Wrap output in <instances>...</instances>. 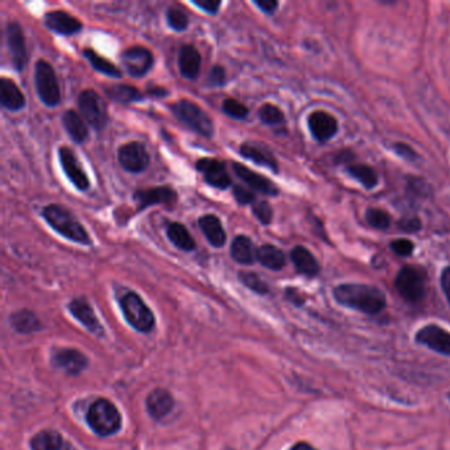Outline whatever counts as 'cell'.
I'll list each match as a JSON object with an SVG mask.
<instances>
[{
	"mask_svg": "<svg viewBox=\"0 0 450 450\" xmlns=\"http://www.w3.org/2000/svg\"><path fill=\"white\" fill-rule=\"evenodd\" d=\"M133 201L141 212L153 205H172L177 201V193L170 186H153L148 189H139L133 193Z\"/></svg>",
	"mask_w": 450,
	"mask_h": 450,
	"instance_id": "14",
	"label": "cell"
},
{
	"mask_svg": "<svg viewBox=\"0 0 450 450\" xmlns=\"http://www.w3.org/2000/svg\"><path fill=\"white\" fill-rule=\"evenodd\" d=\"M399 293L406 301H420L425 295V277L415 267H404L400 270L395 280Z\"/></svg>",
	"mask_w": 450,
	"mask_h": 450,
	"instance_id": "9",
	"label": "cell"
},
{
	"mask_svg": "<svg viewBox=\"0 0 450 450\" xmlns=\"http://www.w3.org/2000/svg\"><path fill=\"white\" fill-rule=\"evenodd\" d=\"M172 113L183 124L205 138L214 136V123L210 116L193 101L180 99L170 107Z\"/></svg>",
	"mask_w": 450,
	"mask_h": 450,
	"instance_id": "4",
	"label": "cell"
},
{
	"mask_svg": "<svg viewBox=\"0 0 450 450\" xmlns=\"http://www.w3.org/2000/svg\"><path fill=\"white\" fill-rule=\"evenodd\" d=\"M122 63L128 76L133 78L144 77L153 66V54L150 49L140 45H135L126 49L122 53Z\"/></svg>",
	"mask_w": 450,
	"mask_h": 450,
	"instance_id": "10",
	"label": "cell"
},
{
	"mask_svg": "<svg viewBox=\"0 0 450 450\" xmlns=\"http://www.w3.org/2000/svg\"><path fill=\"white\" fill-rule=\"evenodd\" d=\"M239 280L243 282L247 288L252 290L256 293H260V295H265L268 292V285L263 282V279L255 274V272H248V271H243L239 274Z\"/></svg>",
	"mask_w": 450,
	"mask_h": 450,
	"instance_id": "39",
	"label": "cell"
},
{
	"mask_svg": "<svg viewBox=\"0 0 450 450\" xmlns=\"http://www.w3.org/2000/svg\"><path fill=\"white\" fill-rule=\"evenodd\" d=\"M441 285L442 291L445 293V296H446V299H448L450 304V267H448L446 270H444V272H442Z\"/></svg>",
	"mask_w": 450,
	"mask_h": 450,
	"instance_id": "49",
	"label": "cell"
},
{
	"mask_svg": "<svg viewBox=\"0 0 450 450\" xmlns=\"http://www.w3.org/2000/svg\"><path fill=\"white\" fill-rule=\"evenodd\" d=\"M35 86L37 96L46 107L57 106L61 102V88L53 66L39 60L35 66Z\"/></svg>",
	"mask_w": 450,
	"mask_h": 450,
	"instance_id": "5",
	"label": "cell"
},
{
	"mask_svg": "<svg viewBox=\"0 0 450 450\" xmlns=\"http://www.w3.org/2000/svg\"><path fill=\"white\" fill-rule=\"evenodd\" d=\"M292 450H317L315 449L312 445L310 444H307V442H299V444H296Z\"/></svg>",
	"mask_w": 450,
	"mask_h": 450,
	"instance_id": "51",
	"label": "cell"
},
{
	"mask_svg": "<svg viewBox=\"0 0 450 450\" xmlns=\"http://www.w3.org/2000/svg\"><path fill=\"white\" fill-rule=\"evenodd\" d=\"M32 450H63L65 441L60 433L54 431H43L37 433L31 440Z\"/></svg>",
	"mask_w": 450,
	"mask_h": 450,
	"instance_id": "32",
	"label": "cell"
},
{
	"mask_svg": "<svg viewBox=\"0 0 450 450\" xmlns=\"http://www.w3.org/2000/svg\"><path fill=\"white\" fill-rule=\"evenodd\" d=\"M118 161L124 170L140 173L150 165V153L140 141H130L118 150Z\"/></svg>",
	"mask_w": 450,
	"mask_h": 450,
	"instance_id": "8",
	"label": "cell"
},
{
	"mask_svg": "<svg viewBox=\"0 0 450 450\" xmlns=\"http://www.w3.org/2000/svg\"><path fill=\"white\" fill-rule=\"evenodd\" d=\"M334 299L341 305L367 315L379 313L386 307V296L375 287L364 284H342L334 290Z\"/></svg>",
	"mask_w": 450,
	"mask_h": 450,
	"instance_id": "1",
	"label": "cell"
},
{
	"mask_svg": "<svg viewBox=\"0 0 450 450\" xmlns=\"http://www.w3.org/2000/svg\"><path fill=\"white\" fill-rule=\"evenodd\" d=\"M121 308L124 317L136 330L148 333L155 327V316L145 305L140 296L135 292H127L121 299Z\"/></svg>",
	"mask_w": 450,
	"mask_h": 450,
	"instance_id": "6",
	"label": "cell"
},
{
	"mask_svg": "<svg viewBox=\"0 0 450 450\" xmlns=\"http://www.w3.org/2000/svg\"><path fill=\"white\" fill-rule=\"evenodd\" d=\"M347 172L350 176L358 180L363 186L367 189H372L378 184V175L374 169L364 165V164H354L347 168Z\"/></svg>",
	"mask_w": 450,
	"mask_h": 450,
	"instance_id": "34",
	"label": "cell"
},
{
	"mask_svg": "<svg viewBox=\"0 0 450 450\" xmlns=\"http://www.w3.org/2000/svg\"><path fill=\"white\" fill-rule=\"evenodd\" d=\"M54 363L62 370L66 371L71 375H77L86 367L88 359L78 350L63 349L57 352L54 355Z\"/></svg>",
	"mask_w": 450,
	"mask_h": 450,
	"instance_id": "24",
	"label": "cell"
},
{
	"mask_svg": "<svg viewBox=\"0 0 450 450\" xmlns=\"http://www.w3.org/2000/svg\"><path fill=\"white\" fill-rule=\"evenodd\" d=\"M58 159H60L62 170L65 172L66 177L71 180V184L76 186L80 192L88 190L90 180H88L86 172L82 168V164L77 158V155L69 147H60Z\"/></svg>",
	"mask_w": 450,
	"mask_h": 450,
	"instance_id": "12",
	"label": "cell"
},
{
	"mask_svg": "<svg viewBox=\"0 0 450 450\" xmlns=\"http://www.w3.org/2000/svg\"><path fill=\"white\" fill-rule=\"evenodd\" d=\"M232 195H234L235 201H237L240 206L250 205V203L252 205V203L256 201L255 195H254L251 190H247L246 188H243V186L234 185V188H232Z\"/></svg>",
	"mask_w": 450,
	"mask_h": 450,
	"instance_id": "43",
	"label": "cell"
},
{
	"mask_svg": "<svg viewBox=\"0 0 450 450\" xmlns=\"http://www.w3.org/2000/svg\"><path fill=\"white\" fill-rule=\"evenodd\" d=\"M226 83V71L221 65H214L208 77V85L213 88H221Z\"/></svg>",
	"mask_w": 450,
	"mask_h": 450,
	"instance_id": "42",
	"label": "cell"
},
{
	"mask_svg": "<svg viewBox=\"0 0 450 450\" xmlns=\"http://www.w3.org/2000/svg\"><path fill=\"white\" fill-rule=\"evenodd\" d=\"M254 4H255L256 7L260 9L262 12L268 14V15L274 14L276 9L279 7V3L275 1V0H255Z\"/></svg>",
	"mask_w": 450,
	"mask_h": 450,
	"instance_id": "48",
	"label": "cell"
},
{
	"mask_svg": "<svg viewBox=\"0 0 450 450\" xmlns=\"http://www.w3.org/2000/svg\"><path fill=\"white\" fill-rule=\"evenodd\" d=\"M391 248L397 255L409 256L414 252V243L408 239H397L391 243Z\"/></svg>",
	"mask_w": 450,
	"mask_h": 450,
	"instance_id": "44",
	"label": "cell"
},
{
	"mask_svg": "<svg viewBox=\"0 0 450 450\" xmlns=\"http://www.w3.org/2000/svg\"><path fill=\"white\" fill-rule=\"evenodd\" d=\"M167 237L177 248L185 252H190L195 248V238L180 222H170L167 225Z\"/></svg>",
	"mask_w": 450,
	"mask_h": 450,
	"instance_id": "29",
	"label": "cell"
},
{
	"mask_svg": "<svg viewBox=\"0 0 450 450\" xmlns=\"http://www.w3.org/2000/svg\"><path fill=\"white\" fill-rule=\"evenodd\" d=\"M69 310L74 317L80 321L82 325L88 327V330L94 334H102L103 327L99 324L97 316L94 315V310L90 307L86 299H74L69 304Z\"/></svg>",
	"mask_w": 450,
	"mask_h": 450,
	"instance_id": "23",
	"label": "cell"
},
{
	"mask_svg": "<svg viewBox=\"0 0 450 450\" xmlns=\"http://www.w3.org/2000/svg\"><path fill=\"white\" fill-rule=\"evenodd\" d=\"M259 119L263 124L267 126H276L284 122V113L279 107L272 103H265L259 108Z\"/></svg>",
	"mask_w": 450,
	"mask_h": 450,
	"instance_id": "37",
	"label": "cell"
},
{
	"mask_svg": "<svg viewBox=\"0 0 450 450\" xmlns=\"http://www.w3.org/2000/svg\"><path fill=\"white\" fill-rule=\"evenodd\" d=\"M239 153L240 156H243L245 159L250 160L252 163H255L256 165L270 168L272 172H277L279 165H277V160L272 155V152L268 150L265 145L256 143V141H245L240 144L239 147Z\"/></svg>",
	"mask_w": 450,
	"mask_h": 450,
	"instance_id": "18",
	"label": "cell"
},
{
	"mask_svg": "<svg viewBox=\"0 0 450 450\" xmlns=\"http://www.w3.org/2000/svg\"><path fill=\"white\" fill-rule=\"evenodd\" d=\"M198 226L203 232L205 238L208 239L209 245L215 248H221L225 246L227 235L222 226V222L214 214H205L198 218Z\"/></svg>",
	"mask_w": 450,
	"mask_h": 450,
	"instance_id": "22",
	"label": "cell"
},
{
	"mask_svg": "<svg viewBox=\"0 0 450 450\" xmlns=\"http://www.w3.org/2000/svg\"><path fill=\"white\" fill-rule=\"evenodd\" d=\"M150 94H152V96H156V97H167V94H168V91H167L165 88H150Z\"/></svg>",
	"mask_w": 450,
	"mask_h": 450,
	"instance_id": "50",
	"label": "cell"
},
{
	"mask_svg": "<svg viewBox=\"0 0 450 450\" xmlns=\"http://www.w3.org/2000/svg\"><path fill=\"white\" fill-rule=\"evenodd\" d=\"M399 227L404 230V231H408V232H415V231L420 230V227H421V222L416 217L404 218V220L399 222Z\"/></svg>",
	"mask_w": 450,
	"mask_h": 450,
	"instance_id": "47",
	"label": "cell"
},
{
	"mask_svg": "<svg viewBox=\"0 0 450 450\" xmlns=\"http://www.w3.org/2000/svg\"><path fill=\"white\" fill-rule=\"evenodd\" d=\"M449 399H450V394H449Z\"/></svg>",
	"mask_w": 450,
	"mask_h": 450,
	"instance_id": "52",
	"label": "cell"
},
{
	"mask_svg": "<svg viewBox=\"0 0 450 450\" xmlns=\"http://www.w3.org/2000/svg\"><path fill=\"white\" fill-rule=\"evenodd\" d=\"M310 130L315 139L327 141L332 139L338 131L337 119L327 111H315L308 119Z\"/></svg>",
	"mask_w": 450,
	"mask_h": 450,
	"instance_id": "19",
	"label": "cell"
},
{
	"mask_svg": "<svg viewBox=\"0 0 450 450\" xmlns=\"http://www.w3.org/2000/svg\"><path fill=\"white\" fill-rule=\"evenodd\" d=\"M193 4L209 15H217L220 11V7H221L222 1L220 0H201V1L193 0Z\"/></svg>",
	"mask_w": 450,
	"mask_h": 450,
	"instance_id": "45",
	"label": "cell"
},
{
	"mask_svg": "<svg viewBox=\"0 0 450 450\" xmlns=\"http://www.w3.org/2000/svg\"><path fill=\"white\" fill-rule=\"evenodd\" d=\"M195 169L203 175L205 181L220 190L227 189L231 185V177L225 164L217 159L203 158L197 161Z\"/></svg>",
	"mask_w": 450,
	"mask_h": 450,
	"instance_id": "13",
	"label": "cell"
},
{
	"mask_svg": "<svg viewBox=\"0 0 450 450\" xmlns=\"http://www.w3.org/2000/svg\"><path fill=\"white\" fill-rule=\"evenodd\" d=\"M0 103L9 111H20L26 106V97L15 81L1 77L0 80Z\"/></svg>",
	"mask_w": 450,
	"mask_h": 450,
	"instance_id": "21",
	"label": "cell"
},
{
	"mask_svg": "<svg viewBox=\"0 0 450 450\" xmlns=\"http://www.w3.org/2000/svg\"><path fill=\"white\" fill-rule=\"evenodd\" d=\"M366 221L369 222L372 227L375 229L384 230L389 229L391 225V217L389 213L380 209H370L366 213Z\"/></svg>",
	"mask_w": 450,
	"mask_h": 450,
	"instance_id": "40",
	"label": "cell"
},
{
	"mask_svg": "<svg viewBox=\"0 0 450 450\" xmlns=\"http://www.w3.org/2000/svg\"><path fill=\"white\" fill-rule=\"evenodd\" d=\"M6 40L14 68L18 71L26 69L28 62L26 36L18 21H9L6 27Z\"/></svg>",
	"mask_w": 450,
	"mask_h": 450,
	"instance_id": "11",
	"label": "cell"
},
{
	"mask_svg": "<svg viewBox=\"0 0 450 450\" xmlns=\"http://www.w3.org/2000/svg\"><path fill=\"white\" fill-rule=\"evenodd\" d=\"M203 57L195 45L185 44L181 46L178 53V69L186 80H195L201 71Z\"/></svg>",
	"mask_w": 450,
	"mask_h": 450,
	"instance_id": "20",
	"label": "cell"
},
{
	"mask_svg": "<svg viewBox=\"0 0 450 450\" xmlns=\"http://www.w3.org/2000/svg\"><path fill=\"white\" fill-rule=\"evenodd\" d=\"M78 108L81 116L86 123L90 124L94 130L102 131L108 123V113L103 101L94 90H83L78 97Z\"/></svg>",
	"mask_w": 450,
	"mask_h": 450,
	"instance_id": "7",
	"label": "cell"
},
{
	"mask_svg": "<svg viewBox=\"0 0 450 450\" xmlns=\"http://www.w3.org/2000/svg\"><path fill=\"white\" fill-rule=\"evenodd\" d=\"M173 406V399L165 389H153L147 397V408L153 419H163L168 415Z\"/></svg>",
	"mask_w": 450,
	"mask_h": 450,
	"instance_id": "26",
	"label": "cell"
},
{
	"mask_svg": "<svg viewBox=\"0 0 450 450\" xmlns=\"http://www.w3.org/2000/svg\"><path fill=\"white\" fill-rule=\"evenodd\" d=\"M86 420L90 428L103 437L118 432L122 425V417L118 408L106 399H98L90 406Z\"/></svg>",
	"mask_w": 450,
	"mask_h": 450,
	"instance_id": "3",
	"label": "cell"
},
{
	"mask_svg": "<svg viewBox=\"0 0 450 450\" xmlns=\"http://www.w3.org/2000/svg\"><path fill=\"white\" fill-rule=\"evenodd\" d=\"M232 169L234 173L245 183L247 184L252 190L259 192L262 195L275 197L279 195V188L275 185L271 180H268L267 177L262 176L260 173L254 172L251 169L247 168L246 165L240 164V163H232Z\"/></svg>",
	"mask_w": 450,
	"mask_h": 450,
	"instance_id": "16",
	"label": "cell"
},
{
	"mask_svg": "<svg viewBox=\"0 0 450 450\" xmlns=\"http://www.w3.org/2000/svg\"><path fill=\"white\" fill-rule=\"evenodd\" d=\"M292 263L300 274L305 276H316L319 272L317 259L310 252L308 248L296 246L291 251Z\"/></svg>",
	"mask_w": 450,
	"mask_h": 450,
	"instance_id": "27",
	"label": "cell"
},
{
	"mask_svg": "<svg viewBox=\"0 0 450 450\" xmlns=\"http://www.w3.org/2000/svg\"><path fill=\"white\" fill-rule=\"evenodd\" d=\"M12 324L18 329L19 332H23V333H29V332H34L40 327V324H39L37 318L35 317V315L28 312V310H21L16 315H14Z\"/></svg>",
	"mask_w": 450,
	"mask_h": 450,
	"instance_id": "35",
	"label": "cell"
},
{
	"mask_svg": "<svg viewBox=\"0 0 450 450\" xmlns=\"http://www.w3.org/2000/svg\"><path fill=\"white\" fill-rule=\"evenodd\" d=\"M416 341L437 353L450 355V333L437 325H428L417 332Z\"/></svg>",
	"mask_w": 450,
	"mask_h": 450,
	"instance_id": "17",
	"label": "cell"
},
{
	"mask_svg": "<svg viewBox=\"0 0 450 450\" xmlns=\"http://www.w3.org/2000/svg\"><path fill=\"white\" fill-rule=\"evenodd\" d=\"M62 124L65 131L71 136L74 143H83L88 138V124L85 119L74 110H68L62 115Z\"/></svg>",
	"mask_w": 450,
	"mask_h": 450,
	"instance_id": "25",
	"label": "cell"
},
{
	"mask_svg": "<svg viewBox=\"0 0 450 450\" xmlns=\"http://www.w3.org/2000/svg\"><path fill=\"white\" fill-rule=\"evenodd\" d=\"M83 57L90 62L91 68L94 71H99L108 77H114V78H121L122 77V71L119 68H116L114 63L106 60L105 57H102L101 54H98L93 49H85L83 51Z\"/></svg>",
	"mask_w": 450,
	"mask_h": 450,
	"instance_id": "33",
	"label": "cell"
},
{
	"mask_svg": "<svg viewBox=\"0 0 450 450\" xmlns=\"http://www.w3.org/2000/svg\"><path fill=\"white\" fill-rule=\"evenodd\" d=\"M394 148L397 150L399 156H402L406 160H409V161H414L417 158V153H416L415 150H412L409 145L404 144V143H397L394 145Z\"/></svg>",
	"mask_w": 450,
	"mask_h": 450,
	"instance_id": "46",
	"label": "cell"
},
{
	"mask_svg": "<svg viewBox=\"0 0 450 450\" xmlns=\"http://www.w3.org/2000/svg\"><path fill=\"white\" fill-rule=\"evenodd\" d=\"M44 24L49 31L61 36L77 35L83 28L80 19L74 18L62 9H56L45 14Z\"/></svg>",
	"mask_w": 450,
	"mask_h": 450,
	"instance_id": "15",
	"label": "cell"
},
{
	"mask_svg": "<svg viewBox=\"0 0 450 450\" xmlns=\"http://www.w3.org/2000/svg\"><path fill=\"white\" fill-rule=\"evenodd\" d=\"M43 217L46 223L63 238L82 246L91 245V238L88 235V230L83 227L80 220L66 206H62L58 203L48 205L43 209Z\"/></svg>",
	"mask_w": 450,
	"mask_h": 450,
	"instance_id": "2",
	"label": "cell"
},
{
	"mask_svg": "<svg viewBox=\"0 0 450 450\" xmlns=\"http://www.w3.org/2000/svg\"><path fill=\"white\" fill-rule=\"evenodd\" d=\"M167 21L169 27L176 32H183L189 27V18L185 11L178 6H172L167 11Z\"/></svg>",
	"mask_w": 450,
	"mask_h": 450,
	"instance_id": "36",
	"label": "cell"
},
{
	"mask_svg": "<svg viewBox=\"0 0 450 450\" xmlns=\"http://www.w3.org/2000/svg\"><path fill=\"white\" fill-rule=\"evenodd\" d=\"M231 257L239 265H252L256 259V250L252 240L246 235H237L230 247Z\"/></svg>",
	"mask_w": 450,
	"mask_h": 450,
	"instance_id": "28",
	"label": "cell"
},
{
	"mask_svg": "<svg viewBox=\"0 0 450 450\" xmlns=\"http://www.w3.org/2000/svg\"><path fill=\"white\" fill-rule=\"evenodd\" d=\"M105 93L111 101H114L116 103H121V105H130V103L138 102L144 98L140 90H138L131 85H124V83L107 86L105 88Z\"/></svg>",
	"mask_w": 450,
	"mask_h": 450,
	"instance_id": "31",
	"label": "cell"
},
{
	"mask_svg": "<svg viewBox=\"0 0 450 450\" xmlns=\"http://www.w3.org/2000/svg\"><path fill=\"white\" fill-rule=\"evenodd\" d=\"M252 214L263 225H270L274 218L272 208L267 201H255L252 203Z\"/></svg>",
	"mask_w": 450,
	"mask_h": 450,
	"instance_id": "41",
	"label": "cell"
},
{
	"mask_svg": "<svg viewBox=\"0 0 450 450\" xmlns=\"http://www.w3.org/2000/svg\"><path fill=\"white\" fill-rule=\"evenodd\" d=\"M222 111L230 118L238 119V121L246 119L248 113H250L246 105H243L242 102H239L238 99H234V98H226L223 101Z\"/></svg>",
	"mask_w": 450,
	"mask_h": 450,
	"instance_id": "38",
	"label": "cell"
},
{
	"mask_svg": "<svg viewBox=\"0 0 450 450\" xmlns=\"http://www.w3.org/2000/svg\"><path fill=\"white\" fill-rule=\"evenodd\" d=\"M256 260L265 268L272 271H280L285 265L284 252L280 248L272 245H263L256 248Z\"/></svg>",
	"mask_w": 450,
	"mask_h": 450,
	"instance_id": "30",
	"label": "cell"
}]
</instances>
